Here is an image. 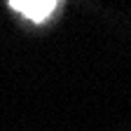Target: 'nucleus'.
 Masks as SVG:
<instances>
[{"label":"nucleus","instance_id":"nucleus-1","mask_svg":"<svg viewBox=\"0 0 131 131\" xmlns=\"http://www.w3.org/2000/svg\"><path fill=\"white\" fill-rule=\"evenodd\" d=\"M9 7L16 9L19 14H24V16H28L30 21H45L54 12L56 3L54 0H12Z\"/></svg>","mask_w":131,"mask_h":131}]
</instances>
